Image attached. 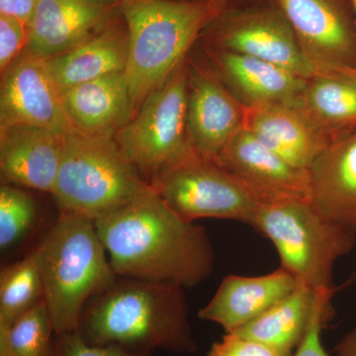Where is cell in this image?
Returning <instances> with one entry per match:
<instances>
[{
    "label": "cell",
    "mask_w": 356,
    "mask_h": 356,
    "mask_svg": "<svg viewBox=\"0 0 356 356\" xmlns=\"http://www.w3.org/2000/svg\"><path fill=\"white\" fill-rule=\"evenodd\" d=\"M95 226L119 277L192 288L214 270L207 232L178 216L153 187Z\"/></svg>",
    "instance_id": "6da1fadb"
},
{
    "label": "cell",
    "mask_w": 356,
    "mask_h": 356,
    "mask_svg": "<svg viewBox=\"0 0 356 356\" xmlns=\"http://www.w3.org/2000/svg\"><path fill=\"white\" fill-rule=\"evenodd\" d=\"M79 334L93 346H118L134 353H194L184 288L170 283L121 278L91 300Z\"/></svg>",
    "instance_id": "7a4b0ae2"
},
{
    "label": "cell",
    "mask_w": 356,
    "mask_h": 356,
    "mask_svg": "<svg viewBox=\"0 0 356 356\" xmlns=\"http://www.w3.org/2000/svg\"><path fill=\"white\" fill-rule=\"evenodd\" d=\"M32 254L56 336L77 331L88 302L119 280L95 220L74 213L60 212Z\"/></svg>",
    "instance_id": "3957f363"
},
{
    "label": "cell",
    "mask_w": 356,
    "mask_h": 356,
    "mask_svg": "<svg viewBox=\"0 0 356 356\" xmlns=\"http://www.w3.org/2000/svg\"><path fill=\"white\" fill-rule=\"evenodd\" d=\"M226 8L218 0H120L129 35L125 72L134 114L188 58L199 35Z\"/></svg>",
    "instance_id": "277c9868"
},
{
    "label": "cell",
    "mask_w": 356,
    "mask_h": 356,
    "mask_svg": "<svg viewBox=\"0 0 356 356\" xmlns=\"http://www.w3.org/2000/svg\"><path fill=\"white\" fill-rule=\"evenodd\" d=\"M152 188L115 140V136L74 131L65 137L51 195L60 212L97 220Z\"/></svg>",
    "instance_id": "5b68a950"
},
{
    "label": "cell",
    "mask_w": 356,
    "mask_h": 356,
    "mask_svg": "<svg viewBox=\"0 0 356 356\" xmlns=\"http://www.w3.org/2000/svg\"><path fill=\"white\" fill-rule=\"evenodd\" d=\"M252 227L271 241L280 267L299 283L334 294V264L355 248L356 232L327 219L312 202L299 200L261 205Z\"/></svg>",
    "instance_id": "8992f818"
},
{
    "label": "cell",
    "mask_w": 356,
    "mask_h": 356,
    "mask_svg": "<svg viewBox=\"0 0 356 356\" xmlns=\"http://www.w3.org/2000/svg\"><path fill=\"white\" fill-rule=\"evenodd\" d=\"M188 64L189 58H185L115 135L126 158L149 185L159 175L198 156L187 133Z\"/></svg>",
    "instance_id": "52a82bcc"
},
{
    "label": "cell",
    "mask_w": 356,
    "mask_h": 356,
    "mask_svg": "<svg viewBox=\"0 0 356 356\" xmlns=\"http://www.w3.org/2000/svg\"><path fill=\"white\" fill-rule=\"evenodd\" d=\"M151 185L170 209L189 222L215 218L252 226L261 206L233 175L199 156L159 175Z\"/></svg>",
    "instance_id": "ba28073f"
},
{
    "label": "cell",
    "mask_w": 356,
    "mask_h": 356,
    "mask_svg": "<svg viewBox=\"0 0 356 356\" xmlns=\"http://www.w3.org/2000/svg\"><path fill=\"white\" fill-rule=\"evenodd\" d=\"M209 27V48L259 58L305 79L315 74L291 23L273 0L242 8L227 7Z\"/></svg>",
    "instance_id": "9c48e42d"
},
{
    "label": "cell",
    "mask_w": 356,
    "mask_h": 356,
    "mask_svg": "<svg viewBox=\"0 0 356 356\" xmlns=\"http://www.w3.org/2000/svg\"><path fill=\"white\" fill-rule=\"evenodd\" d=\"M273 1L291 23L314 74L356 72V11L353 0Z\"/></svg>",
    "instance_id": "30bf717a"
},
{
    "label": "cell",
    "mask_w": 356,
    "mask_h": 356,
    "mask_svg": "<svg viewBox=\"0 0 356 356\" xmlns=\"http://www.w3.org/2000/svg\"><path fill=\"white\" fill-rule=\"evenodd\" d=\"M245 107L232 95L209 64L189 60L187 133L194 152L215 161L229 140L245 128Z\"/></svg>",
    "instance_id": "8fae6325"
},
{
    "label": "cell",
    "mask_w": 356,
    "mask_h": 356,
    "mask_svg": "<svg viewBox=\"0 0 356 356\" xmlns=\"http://www.w3.org/2000/svg\"><path fill=\"white\" fill-rule=\"evenodd\" d=\"M215 163L261 205L290 200L312 202L309 170L290 165L245 128L229 140Z\"/></svg>",
    "instance_id": "7c38bea8"
},
{
    "label": "cell",
    "mask_w": 356,
    "mask_h": 356,
    "mask_svg": "<svg viewBox=\"0 0 356 356\" xmlns=\"http://www.w3.org/2000/svg\"><path fill=\"white\" fill-rule=\"evenodd\" d=\"M29 126L69 135L76 131L44 58L22 54L1 74L0 129Z\"/></svg>",
    "instance_id": "4fadbf2b"
},
{
    "label": "cell",
    "mask_w": 356,
    "mask_h": 356,
    "mask_svg": "<svg viewBox=\"0 0 356 356\" xmlns=\"http://www.w3.org/2000/svg\"><path fill=\"white\" fill-rule=\"evenodd\" d=\"M120 0H39L24 53L50 58L72 50L109 27Z\"/></svg>",
    "instance_id": "5bb4252c"
},
{
    "label": "cell",
    "mask_w": 356,
    "mask_h": 356,
    "mask_svg": "<svg viewBox=\"0 0 356 356\" xmlns=\"http://www.w3.org/2000/svg\"><path fill=\"white\" fill-rule=\"evenodd\" d=\"M206 54L211 69L245 108L293 104L306 88L307 79L266 60L212 48Z\"/></svg>",
    "instance_id": "9a60e30c"
},
{
    "label": "cell",
    "mask_w": 356,
    "mask_h": 356,
    "mask_svg": "<svg viewBox=\"0 0 356 356\" xmlns=\"http://www.w3.org/2000/svg\"><path fill=\"white\" fill-rule=\"evenodd\" d=\"M47 129L13 126L0 129V172L3 184L51 194L65 140Z\"/></svg>",
    "instance_id": "2e32d148"
},
{
    "label": "cell",
    "mask_w": 356,
    "mask_h": 356,
    "mask_svg": "<svg viewBox=\"0 0 356 356\" xmlns=\"http://www.w3.org/2000/svg\"><path fill=\"white\" fill-rule=\"evenodd\" d=\"M298 284L282 267L261 276L229 274L198 316L221 325L226 334L233 332L286 298Z\"/></svg>",
    "instance_id": "e0dca14e"
},
{
    "label": "cell",
    "mask_w": 356,
    "mask_h": 356,
    "mask_svg": "<svg viewBox=\"0 0 356 356\" xmlns=\"http://www.w3.org/2000/svg\"><path fill=\"white\" fill-rule=\"evenodd\" d=\"M245 129L280 158L301 170H310L331 144L297 102L245 108Z\"/></svg>",
    "instance_id": "ac0fdd59"
},
{
    "label": "cell",
    "mask_w": 356,
    "mask_h": 356,
    "mask_svg": "<svg viewBox=\"0 0 356 356\" xmlns=\"http://www.w3.org/2000/svg\"><path fill=\"white\" fill-rule=\"evenodd\" d=\"M309 172L314 207L356 232V131L325 147Z\"/></svg>",
    "instance_id": "d6986e66"
},
{
    "label": "cell",
    "mask_w": 356,
    "mask_h": 356,
    "mask_svg": "<svg viewBox=\"0 0 356 356\" xmlns=\"http://www.w3.org/2000/svg\"><path fill=\"white\" fill-rule=\"evenodd\" d=\"M70 123L88 135L115 136L134 115L126 72H116L63 91Z\"/></svg>",
    "instance_id": "ffe728a7"
},
{
    "label": "cell",
    "mask_w": 356,
    "mask_h": 356,
    "mask_svg": "<svg viewBox=\"0 0 356 356\" xmlns=\"http://www.w3.org/2000/svg\"><path fill=\"white\" fill-rule=\"evenodd\" d=\"M332 296L299 283L286 298L233 334L266 344L281 356H292L318 314L332 311Z\"/></svg>",
    "instance_id": "44dd1931"
},
{
    "label": "cell",
    "mask_w": 356,
    "mask_h": 356,
    "mask_svg": "<svg viewBox=\"0 0 356 356\" xmlns=\"http://www.w3.org/2000/svg\"><path fill=\"white\" fill-rule=\"evenodd\" d=\"M128 58L127 27L116 20L102 33L72 50L46 58L44 64L62 93L79 84L126 72Z\"/></svg>",
    "instance_id": "7402d4cb"
},
{
    "label": "cell",
    "mask_w": 356,
    "mask_h": 356,
    "mask_svg": "<svg viewBox=\"0 0 356 356\" xmlns=\"http://www.w3.org/2000/svg\"><path fill=\"white\" fill-rule=\"evenodd\" d=\"M312 123L334 142L356 131V72L315 74L297 100Z\"/></svg>",
    "instance_id": "603a6c76"
},
{
    "label": "cell",
    "mask_w": 356,
    "mask_h": 356,
    "mask_svg": "<svg viewBox=\"0 0 356 356\" xmlns=\"http://www.w3.org/2000/svg\"><path fill=\"white\" fill-rule=\"evenodd\" d=\"M44 300L38 264L30 254L0 271V324L13 325Z\"/></svg>",
    "instance_id": "cb8c5ba5"
},
{
    "label": "cell",
    "mask_w": 356,
    "mask_h": 356,
    "mask_svg": "<svg viewBox=\"0 0 356 356\" xmlns=\"http://www.w3.org/2000/svg\"><path fill=\"white\" fill-rule=\"evenodd\" d=\"M0 332L8 337L14 356H57V336L44 301L13 325L0 324Z\"/></svg>",
    "instance_id": "d4e9b609"
},
{
    "label": "cell",
    "mask_w": 356,
    "mask_h": 356,
    "mask_svg": "<svg viewBox=\"0 0 356 356\" xmlns=\"http://www.w3.org/2000/svg\"><path fill=\"white\" fill-rule=\"evenodd\" d=\"M38 208L29 192L17 185L0 187V250L2 254L17 247L34 229Z\"/></svg>",
    "instance_id": "484cf974"
},
{
    "label": "cell",
    "mask_w": 356,
    "mask_h": 356,
    "mask_svg": "<svg viewBox=\"0 0 356 356\" xmlns=\"http://www.w3.org/2000/svg\"><path fill=\"white\" fill-rule=\"evenodd\" d=\"M30 26L0 14V72L3 74L27 48Z\"/></svg>",
    "instance_id": "4316f807"
},
{
    "label": "cell",
    "mask_w": 356,
    "mask_h": 356,
    "mask_svg": "<svg viewBox=\"0 0 356 356\" xmlns=\"http://www.w3.org/2000/svg\"><path fill=\"white\" fill-rule=\"evenodd\" d=\"M57 356H151V353H134L118 346H93L86 343L79 331L56 337Z\"/></svg>",
    "instance_id": "83f0119b"
},
{
    "label": "cell",
    "mask_w": 356,
    "mask_h": 356,
    "mask_svg": "<svg viewBox=\"0 0 356 356\" xmlns=\"http://www.w3.org/2000/svg\"><path fill=\"white\" fill-rule=\"evenodd\" d=\"M208 356H281L266 344L229 332L213 344Z\"/></svg>",
    "instance_id": "f1b7e54d"
},
{
    "label": "cell",
    "mask_w": 356,
    "mask_h": 356,
    "mask_svg": "<svg viewBox=\"0 0 356 356\" xmlns=\"http://www.w3.org/2000/svg\"><path fill=\"white\" fill-rule=\"evenodd\" d=\"M331 317L332 311H325L318 314L314 320L305 339L292 356H330L321 341V332Z\"/></svg>",
    "instance_id": "f546056e"
},
{
    "label": "cell",
    "mask_w": 356,
    "mask_h": 356,
    "mask_svg": "<svg viewBox=\"0 0 356 356\" xmlns=\"http://www.w3.org/2000/svg\"><path fill=\"white\" fill-rule=\"evenodd\" d=\"M39 0H0V14L31 25Z\"/></svg>",
    "instance_id": "4dcf8cb0"
},
{
    "label": "cell",
    "mask_w": 356,
    "mask_h": 356,
    "mask_svg": "<svg viewBox=\"0 0 356 356\" xmlns=\"http://www.w3.org/2000/svg\"><path fill=\"white\" fill-rule=\"evenodd\" d=\"M334 351L336 356H356V329L339 341Z\"/></svg>",
    "instance_id": "1f68e13d"
},
{
    "label": "cell",
    "mask_w": 356,
    "mask_h": 356,
    "mask_svg": "<svg viewBox=\"0 0 356 356\" xmlns=\"http://www.w3.org/2000/svg\"><path fill=\"white\" fill-rule=\"evenodd\" d=\"M218 1L221 2L226 7H229L232 4L236 3V2L245 1V0H218Z\"/></svg>",
    "instance_id": "d6a6232c"
},
{
    "label": "cell",
    "mask_w": 356,
    "mask_h": 356,
    "mask_svg": "<svg viewBox=\"0 0 356 356\" xmlns=\"http://www.w3.org/2000/svg\"><path fill=\"white\" fill-rule=\"evenodd\" d=\"M184 1H204V0H184Z\"/></svg>",
    "instance_id": "836d02e7"
},
{
    "label": "cell",
    "mask_w": 356,
    "mask_h": 356,
    "mask_svg": "<svg viewBox=\"0 0 356 356\" xmlns=\"http://www.w3.org/2000/svg\"><path fill=\"white\" fill-rule=\"evenodd\" d=\"M353 4H355V11H356V0H353Z\"/></svg>",
    "instance_id": "e575fe53"
}]
</instances>
